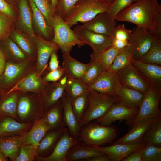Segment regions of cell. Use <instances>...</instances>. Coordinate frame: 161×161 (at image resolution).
I'll return each mask as SVG.
<instances>
[{"mask_svg": "<svg viewBox=\"0 0 161 161\" xmlns=\"http://www.w3.org/2000/svg\"><path fill=\"white\" fill-rule=\"evenodd\" d=\"M131 63L141 76L151 85L161 89V65L145 63L134 59Z\"/></svg>", "mask_w": 161, "mask_h": 161, "instance_id": "9a60e30c", "label": "cell"}, {"mask_svg": "<svg viewBox=\"0 0 161 161\" xmlns=\"http://www.w3.org/2000/svg\"><path fill=\"white\" fill-rule=\"evenodd\" d=\"M133 0H114L108 6L107 12L112 20L118 14L132 3Z\"/></svg>", "mask_w": 161, "mask_h": 161, "instance_id": "bcb514c9", "label": "cell"}, {"mask_svg": "<svg viewBox=\"0 0 161 161\" xmlns=\"http://www.w3.org/2000/svg\"><path fill=\"white\" fill-rule=\"evenodd\" d=\"M54 36L52 41L61 49L62 53L70 52L73 46L80 47L86 44L80 40L69 26L56 12L53 20Z\"/></svg>", "mask_w": 161, "mask_h": 161, "instance_id": "3957f363", "label": "cell"}, {"mask_svg": "<svg viewBox=\"0 0 161 161\" xmlns=\"http://www.w3.org/2000/svg\"><path fill=\"white\" fill-rule=\"evenodd\" d=\"M81 128L79 136L83 143L94 146H100L112 142L117 137L115 128L97 123H90Z\"/></svg>", "mask_w": 161, "mask_h": 161, "instance_id": "277c9868", "label": "cell"}, {"mask_svg": "<svg viewBox=\"0 0 161 161\" xmlns=\"http://www.w3.org/2000/svg\"><path fill=\"white\" fill-rule=\"evenodd\" d=\"M0 13L16 21L18 13L13 6L6 0H0Z\"/></svg>", "mask_w": 161, "mask_h": 161, "instance_id": "681fc988", "label": "cell"}, {"mask_svg": "<svg viewBox=\"0 0 161 161\" xmlns=\"http://www.w3.org/2000/svg\"><path fill=\"white\" fill-rule=\"evenodd\" d=\"M80 0H57L55 12L64 20L70 11Z\"/></svg>", "mask_w": 161, "mask_h": 161, "instance_id": "b9f144b4", "label": "cell"}, {"mask_svg": "<svg viewBox=\"0 0 161 161\" xmlns=\"http://www.w3.org/2000/svg\"><path fill=\"white\" fill-rule=\"evenodd\" d=\"M61 99L63 107L64 126L67 127L70 136L78 140L81 127L80 126L73 112L71 99L65 91Z\"/></svg>", "mask_w": 161, "mask_h": 161, "instance_id": "e0dca14e", "label": "cell"}, {"mask_svg": "<svg viewBox=\"0 0 161 161\" xmlns=\"http://www.w3.org/2000/svg\"><path fill=\"white\" fill-rule=\"evenodd\" d=\"M88 67L81 78L88 86L92 84L105 70L103 64L98 60L92 57Z\"/></svg>", "mask_w": 161, "mask_h": 161, "instance_id": "d6a6232c", "label": "cell"}, {"mask_svg": "<svg viewBox=\"0 0 161 161\" xmlns=\"http://www.w3.org/2000/svg\"><path fill=\"white\" fill-rule=\"evenodd\" d=\"M145 146L134 151L122 161H143L142 155Z\"/></svg>", "mask_w": 161, "mask_h": 161, "instance_id": "f5cc1de1", "label": "cell"}, {"mask_svg": "<svg viewBox=\"0 0 161 161\" xmlns=\"http://www.w3.org/2000/svg\"><path fill=\"white\" fill-rule=\"evenodd\" d=\"M67 79L65 75L58 81L46 87L43 96L46 109L48 110L61 98L65 91Z\"/></svg>", "mask_w": 161, "mask_h": 161, "instance_id": "7402d4cb", "label": "cell"}, {"mask_svg": "<svg viewBox=\"0 0 161 161\" xmlns=\"http://www.w3.org/2000/svg\"><path fill=\"white\" fill-rule=\"evenodd\" d=\"M73 30L80 40L91 48L95 55L104 52L112 46V37L94 32L82 25L76 26Z\"/></svg>", "mask_w": 161, "mask_h": 161, "instance_id": "ba28073f", "label": "cell"}, {"mask_svg": "<svg viewBox=\"0 0 161 161\" xmlns=\"http://www.w3.org/2000/svg\"><path fill=\"white\" fill-rule=\"evenodd\" d=\"M18 9L15 25L16 28L24 32L34 41L36 34L33 26L31 10L27 0H19Z\"/></svg>", "mask_w": 161, "mask_h": 161, "instance_id": "5bb4252c", "label": "cell"}, {"mask_svg": "<svg viewBox=\"0 0 161 161\" xmlns=\"http://www.w3.org/2000/svg\"><path fill=\"white\" fill-rule=\"evenodd\" d=\"M15 23L13 20L0 13V40L9 36Z\"/></svg>", "mask_w": 161, "mask_h": 161, "instance_id": "7dc6e473", "label": "cell"}, {"mask_svg": "<svg viewBox=\"0 0 161 161\" xmlns=\"http://www.w3.org/2000/svg\"><path fill=\"white\" fill-rule=\"evenodd\" d=\"M29 60L18 62L9 61L6 62L4 71L0 76V80L2 84L4 85H8L17 80L26 70Z\"/></svg>", "mask_w": 161, "mask_h": 161, "instance_id": "cb8c5ba5", "label": "cell"}, {"mask_svg": "<svg viewBox=\"0 0 161 161\" xmlns=\"http://www.w3.org/2000/svg\"><path fill=\"white\" fill-rule=\"evenodd\" d=\"M37 148L30 145H21L19 154L15 161H32L37 155Z\"/></svg>", "mask_w": 161, "mask_h": 161, "instance_id": "f6af8a7d", "label": "cell"}, {"mask_svg": "<svg viewBox=\"0 0 161 161\" xmlns=\"http://www.w3.org/2000/svg\"><path fill=\"white\" fill-rule=\"evenodd\" d=\"M145 146H161V116L155 117L142 140Z\"/></svg>", "mask_w": 161, "mask_h": 161, "instance_id": "f546056e", "label": "cell"}, {"mask_svg": "<svg viewBox=\"0 0 161 161\" xmlns=\"http://www.w3.org/2000/svg\"><path fill=\"white\" fill-rule=\"evenodd\" d=\"M88 91L71 99L72 108L79 124L87 107Z\"/></svg>", "mask_w": 161, "mask_h": 161, "instance_id": "f35d334b", "label": "cell"}, {"mask_svg": "<svg viewBox=\"0 0 161 161\" xmlns=\"http://www.w3.org/2000/svg\"><path fill=\"white\" fill-rule=\"evenodd\" d=\"M40 75L37 73L29 75L18 82L8 94L17 90L24 92L44 91L47 83L41 78Z\"/></svg>", "mask_w": 161, "mask_h": 161, "instance_id": "4316f807", "label": "cell"}, {"mask_svg": "<svg viewBox=\"0 0 161 161\" xmlns=\"http://www.w3.org/2000/svg\"><path fill=\"white\" fill-rule=\"evenodd\" d=\"M34 41L36 49L37 73L40 75L46 69L52 54L60 48L52 41L46 40L37 34Z\"/></svg>", "mask_w": 161, "mask_h": 161, "instance_id": "4fadbf2b", "label": "cell"}, {"mask_svg": "<svg viewBox=\"0 0 161 161\" xmlns=\"http://www.w3.org/2000/svg\"><path fill=\"white\" fill-rule=\"evenodd\" d=\"M21 145L20 137L14 136L0 138V151L11 160L15 161L18 156Z\"/></svg>", "mask_w": 161, "mask_h": 161, "instance_id": "f1b7e54d", "label": "cell"}, {"mask_svg": "<svg viewBox=\"0 0 161 161\" xmlns=\"http://www.w3.org/2000/svg\"><path fill=\"white\" fill-rule=\"evenodd\" d=\"M137 0H133L132 3L135 2Z\"/></svg>", "mask_w": 161, "mask_h": 161, "instance_id": "be15d7a7", "label": "cell"}, {"mask_svg": "<svg viewBox=\"0 0 161 161\" xmlns=\"http://www.w3.org/2000/svg\"><path fill=\"white\" fill-rule=\"evenodd\" d=\"M98 1L108 6L111 4L114 0H92Z\"/></svg>", "mask_w": 161, "mask_h": 161, "instance_id": "91938a15", "label": "cell"}, {"mask_svg": "<svg viewBox=\"0 0 161 161\" xmlns=\"http://www.w3.org/2000/svg\"><path fill=\"white\" fill-rule=\"evenodd\" d=\"M51 127L45 118L36 122L30 131L20 137L21 145H30L37 148L41 140Z\"/></svg>", "mask_w": 161, "mask_h": 161, "instance_id": "d6986e66", "label": "cell"}, {"mask_svg": "<svg viewBox=\"0 0 161 161\" xmlns=\"http://www.w3.org/2000/svg\"><path fill=\"white\" fill-rule=\"evenodd\" d=\"M133 59L128 46H127L118 53L108 70L117 72L131 63Z\"/></svg>", "mask_w": 161, "mask_h": 161, "instance_id": "8d00e7d4", "label": "cell"}, {"mask_svg": "<svg viewBox=\"0 0 161 161\" xmlns=\"http://www.w3.org/2000/svg\"><path fill=\"white\" fill-rule=\"evenodd\" d=\"M116 23L112 20L107 11L101 13L91 21L82 25L86 29L94 32L114 37Z\"/></svg>", "mask_w": 161, "mask_h": 161, "instance_id": "7c38bea8", "label": "cell"}, {"mask_svg": "<svg viewBox=\"0 0 161 161\" xmlns=\"http://www.w3.org/2000/svg\"><path fill=\"white\" fill-rule=\"evenodd\" d=\"M88 161H112L109 157L107 155L96 156L86 160Z\"/></svg>", "mask_w": 161, "mask_h": 161, "instance_id": "680465c9", "label": "cell"}, {"mask_svg": "<svg viewBox=\"0 0 161 161\" xmlns=\"http://www.w3.org/2000/svg\"><path fill=\"white\" fill-rule=\"evenodd\" d=\"M0 48L6 59L10 61L18 62L30 59L9 36L0 40Z\"/></svg>", "mask_w": 161, "mask_h": 161, "instance_id": "83f0119b", "label": "cell"}, {"mask_svg": "<svg viewBox=\"0 0 161 161\" xmlns=\"http://www.w3.org/2000/svg\"><path fill=\"white\" fill-rule=\"evenodd\" d=\"M9 37L30 58L35 55L36 49L35 42L27 34L13 28Z\"/></svg>", "mask_w": 161, "mask_h": 161, "instance_id": "484cf974", "label": "cell"}, {"mask_svg": "<svg viewBox=\"0 0 161 161\" xmlns=\"http://www.w3.org/2000/svg\"><path fill=\"white\" fill-rule=\"evenodd\" d=\"M116 97L90 90L88 91V104L83 118L79 123L81 127L104 115L112 105L119 101Z\"/></svg>", "mask_w": 161, "mask_h": 161, "instance_id": "7a4b0ae2", "label": "cell"}, {"mask_svg": "<svg viewBox=\"0 0 161 161\" xmlns=\"http://www.w3.org/2000/svg\"><path fill=\"white\" fill-rule=\"evenodd\" d=\"M154 37L148 30L136 27L128 41V47L133 58L139 60L149 50Z\"/></svg>", "mask_w": 161, "mask_h": 161, "instance_id": "9c48e42d", "label": "cell"}, {"mask_svg": "<svg viewBox=\"0 0 161 161\" xmlns=\"http://www.w3.org/2000/svg\"><path fill=\"white\" fill-rule=\"evenodd\" d=\"M122 86L145 94L151 85L130 64L117 72Z\"/></svg>", "mask_w": 161, "mask_h": 161, "instance_id": "30bf717a", "label": "cell"}, {"mask_svg": "<svg viewBox=\"0 0 161 161\" xmlns=\"http://www.w3.org/2000/svg\"><path fill=\"white\" fill-rule=\"evenodd\" d=\"M28 0L32 11L33 26L35 32L46 40L52 41L54 36L53 27L47 24L33 0Z\"/></svg>", "mask_w": 161, "mask_h": 161, "instance_id": "ac0fdd59", "label": "cell"}, {"mask_svg": "<svg viewBox=\"0 0 161 161\" xmlns=\"http://www.w3.org/2000/svg\"><path fill=\"white\" fill-rule=\"evenodd\" d=\"M7 158L0 151V161H7Z\"/></svg>", "mask_w": 161, "mask_h": 161, "instance_id": "94428289", "label": "cell"}, {"mask_svg": "<svg viewBox=\"0 0 161 161\" xmlns=\"http://www.w3.org/2000/svg\"><path fill=\"white\" fill-rule=\"evenodd\" d=\"M108 5L92 0H80L70 11L65 22L71 27L78 22H87L99 13L106 11Z\"/></svg>", "mask_w": 161, "mask_h": 161, "instance_id": "5b68a950", "label": "cell"}, {"mask_svg": "<svg viewBox=\"0 0 161 161\" xmlns=\"http://www.w3.org/2000/svg\"><path fill=\"white\" fill-rule=\"evenodd\" d=\"M18 94L14 93L5 98L0 103V115L15 117Z\"/></svg>", "mask_w": 161, "mask_h": 161, "instance_id": "74e56055", "label": "cell"}, {"mask_svg": "<svg viewBox=\"0 0 161 161\" xmlns=\"http://www.w3.org/2000/svg\"><path fill=\"white\" fill-rule=\"evenodd\" d=\"M143 161H161V146H145L143 151Z\"/></svg>", "mask_w": 161, "mask_h": 161, "instance_id": "ee69618b", "label": "cell"}, {"mask_svg": "<svg viewBox=\"0 0 161 161\" xmlns=\"http://www.w3.org/2000/svg\"><path fill=\"white\" fill-rule=\"evenodd\" d=\"M160 13L161 5L157 0H137L119 12L115 19L130 22L151 31Z\"/></svg>", "mask_w": 161, "mask_h": 161, "instance_id": "6da1fadb", "label": "cell"}, {"mask_svg": "<svg viewBox=\"0 0 161 161\" xmlns=\"http://www.w3.org/2000/svg\"><path fill=\"white\" fill-rule=\"evenodd\" d=\"M132 32V30L126 28L124 24H120L116 27L114 37L121 40L129 41Z\"/></svg>", "mask_w": 161, "mask_h": 161, "instance_id": "f907efd6", "label": "cell"}, {"mask_svg": "<svg viewBox=\"0 0 161 161\" xmlns=\"http://www.w3.org/2000/svg\"><path fill=\"white\" fill-rule=\"evenodd\" d=\"M31 105L30 99L23 97L19 100L17 106V111L18 115L22 119L27 118L30 113Z\"/></svg>", "mask_w": 161, "mask_h": 161, "instance_id": "c3c4849f", "label": "cell"}, {"mask_svg": "<svg viewBox=\"0 0 161 161\" xmlns=\"http://www.w3.org/2000/svg\"><path fill=\"white\" fill-rule=\"evenodd\" d=\"M142 142L97 146L98 149L108 156L112 161H120L134 151L145 146Z\"/></svg>", "mask_w": 161, "mask_h": 161, "instance_id": "2e32d148", "label": "cell"}, {"mask_svg": "<svg viewBox=\"0 0 161 161\" xmlns=\"http://www.w3.org/2000/svg\"><path fill=\"white\" fill-rule=\"evenodd\" d=\"M6 63V58L0 48V76L4 71Z\"/></svg>", "mask_w": 161, "mask_h": 161, "instance_id": "6f0895ef", "label": "cell"}, {"mask_svg": "<svg viewBox=\"0 0 161 161\" xmlns=\"http://www.w3.org/2000/svg\"><path fill=\"white\" fill-rule=\"evenodd\" d=\"M65 91L71 99L88 91V86L81 79L67 78Z\"/></svg>", "mask_w": 161, "mask_h": 161, "instance_id": "d590c367", "label": "cell"}, {"mask_svg": "<svg viewBox=\"0 0 161 161\" xmlns=\"http://www.w3.org/2000/svg\"><path fill=\"white\" fill-rule=\"evenodd\" d=\"M138 61L161 65V39L154 37L149 50Z\"/></svg>", "mask_w": 161, "mask_h": 161, "instance_id": "e575fe53", "label": "cell"}, {"mask_svg": "<svg viewBox=\"0 0 161 161\" xmlns=\"http://www.w3.org/2000/svg\"><path fill=\"white\" fill-rule=\"evenodd\" d=\"M36 6L41 13L47 24L52 27L55 13L50 3L47 0H33Z\"/></svg>", "mask_w": 161, "mask_h": 161, "instance_id": "60d3db41", "label": "cell"}, {"mask_svg": "<svg viewBox=\"0 0 161 161\" xmlns=\"http://www.w3.org/2000/svg\"><path fill=\"white\" fill-rule=\"evenodd\" d=\"M138 109L128 106L120 100L114 103L103 116L95 120L97 123L104 126H110L118 120H125L129 126L139 111Z\"/></svg>", "mask_w": 161, "mask_h": 161, "instance_id": "8992f818", "label": "cell"}, {"mask_svg": "<svg viewBox=\"0 0 161 161\" xmlns=\"http://www.w3.org/2000/svg\"><path fill=\"white\" fill-rule=\"evenodd\" d=\"M70 53L67 52L62 53V67L64 74L67 78L81 79L88 64L78 61L71 57Z\"/></svg>", "mask_w": 161, "mask_h": 161, "instance_id": "d4e9b609", "label": "cell"}, {"mask_svg": "<svg viewBox=\"0 0 161 161\" xmlns=\"http://www.w3.org/2000/svg\"><path fill=\"white\" fill-rule=\"evenodd\" d=\"M154 118H148L140 121L130 128L127 133L113 145L141 142L144 135Z\"/></svg>", "mask_w": 161, "mask_h": 161, "instance_id": "44dd1931", "label": "cell"}, {"mask_svg": "<svg viewBox=\"0 0 161 161\" xmlns=\"http://www.w3.org/2000/svg\"><path fill=\"white\" fill-rule=\"evenodd\" d=\"M121 86L117 72L107 70H104L95 82L88 86V89L117 97Z\"/></svg>", "mask_w": 161, "mask_h": 161, "instance_id": "8fae6325", "label": "cell"}, {"mask_svg": "<svg viewBox=\"0 0 161 161\" xmlns=\"http://www.w3.org/2000/svg\"><path fill=\"white\" fill-rule=\"evenodd\" d=\"M71 147L67 145H56L49 155L45 157H38L39 159L44 161H66V156Z\"/></svg>", "mask_w": 161, "mask_h": 161, "instance_id": "7bdbcfd3", "label": "cell"}, {"mask_svg": "<svg viewBox=\"0 0 161 161\" xmlns=\"http://www.w3.org/2000/svg\"><path fill=\"white\" fill-rule=\"evenodd\" d=\"M44 117L50 126L51 129L65 127L61 98L48 110Z\"/></svg>", "mask_w": 161, "mask_h": 161, "instance_id": "1f68e13d", "label": "cell"}, {"mask_svg": "<svg viewBox=\"0 0 161 161\" xmlns=\"http://www.w3.org/2000/svg\"><path fill=\"white\" fill-rule=\"evenodd\" d=\"M128 44V41L121 40L115 37L113 38L112 45L118 49L121 50Z\"/></svg>", "mask_w": 161, "mask_h": 161, "instance_id": "9f6ffc18", "label": "cell"}, {"mask_svg": "<svg viewBox=\"0 0 161 161\" xmlns=\"http://www.w3.org/2000/svg\"><path fill=\"white\" fill-rule=\"evenodd\" d=\"M57 0H50L51 5L55 12Z\"/></svg>", "mask_w": 161, "mask_h": 161, "instance_id": "6125c7cd", "label": "cell"}, {"mask_svg": "<svg viewBox=\"0 0 161 161\" xmlns=\"http://www.w3.org/2000/svg\"><path fill=\"white\" fill-rule=\"evenodd\" d=\"M100 151L97 146L86 143H80L71 146L68 150L66 156V161H74L81 160H86L96 156L106 155Z\"/></svg>", "mask_w": 161, "mask_h": 161, "instance_id": "ffe728a7", "label": "cell"}, {"mask_svg": "<svg viewBox=\"0 0 161 161\" xmlns=\"http://www.w3.org/2000/svg\"><path fill=\"white\" fill-rule=\"evenodd\" d=\"M50 3H51V1H50V0H47Z\"/></svg>", "mask_w": 161, "mask_h": 161, "instance_id": "e7e4bbea", "label": "cell"}, {"mask_svg": "<svg viewBox=\"0 0 161 161\" xmlns=\"http://www.w3.org/2000/svg\"><path fill=\"white\" fill-rule=\"evenodd\" d=\"M150 32L155 38L161 39V13H159L157 17L154 29Z\"/></svg>", "mask_w": 161, "mask_h": 161, "instance_id": "11a10c76", "label": "cell"}, {"mask_svg": "<svg viewBox=\"0 0 161 161\" xmlns=\"http://www.w3.org/2000/svg\"><path fill=\"white\" fill-rule=\"evenodd\" d=\"M65 128L56 129L44 137L37 147V152L44 153L50 151L53 148H55Z\"/></svg>", "mask_w": 161, "mask_h": 161, "instance_id": "836d02e7", "label": "cell"}, {"mask_svg": "<svg viewBox=\"0 0 161 161\" xmlns=\"http://www.w3.org/2000/svg\"><path fill=\"white\" fill-rule=\"evenodd\" d=\"M120 50L112 45L106 50L99 54L95 55L92 52L90 56V57L100 61L103 65L105 70H107Z\"/></svg>", "mask_w": 161, "mask_h": 161, "instance_id": "ab89813d", "label": "cell"}, {"mask_svg": "<svg viewBox=\"0 0 161 161\" xmlns=\"http://www.w3.org/2000/svg\"><path fill=\"white\" fill-rule=\"evenodd\" d=\"M161 96V89L151 85L145 94L138 112L129 126V129L143 120L161 116L159 106Z\"/></svg>", "mask_w": 161, "mask_h": 161, "instance_id": "52a82bcc", "label": "cell"}, {"mask_svg": "<svg viewBox=\"0 0 161 161\" xmlns=\"http://www.w3.org/2000/svg\"><path fill=\"white\" fill-rule=\"evenodd\" d=\"M64 75L65 74L63 68L59 66L57 69L47 73L43 80L46 83L55 82L60 80Z\"/></svg>", "mask_w": 161, "mask_h": 161, "instance_id": "816d5d0a", "label": "cell"}, {"mask_svg": "<svg viewBox=\"0 0 161 161\" xmlns=\"http://www.w3.org/2000/svg\"><path fill=\"white\" fill-rule=\"evenodd\" d=\"M32 125L18 122L10 117L0 115V138L23 134Z\"/></svg>", "mask_w": 161, "mask_h": 161, "instance_id": "603a6c76", "label": "cell"}, {"mask_svg": "<svg viewBox=\"0 0 161 161\" xmlns=\"http://www.w3.org/2000/svg\"><path fill=\"white\" fill-rule=\"evenodd\" d=\"M57 52V51L54 52L50 56L48 69V72L56 69L59 67V61L58 60Z\"/></svg>", "mask_w": 161, "mask_h": 161, "instance_id": "db71d44e", "label": "cell"}, {"mask_svg": "<svg viewBox=\"0 0 161 161\" xmlns=\"http://www.w3.org/2000/svg\"><path fill=\"white\" fill-rule=\"evenodd\" d=\"M145 94L121 86L117 93V97L128 106L139 109Z\"/></svg>", "mask_w": 161, "mask_h": 161, "instance_id": "4dcf8cb0", "label": "cell"}]
</instances>
